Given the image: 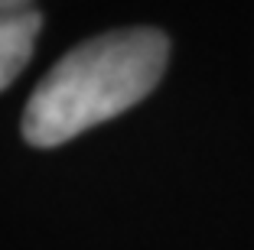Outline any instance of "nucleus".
<instances>
[{
    "mask_svg": "<svg viewBox=\"0 0 254 250\" xmlns=\"http://www.w3.org/2000/svg\"><path fill=\"white\" fill-rule=\"evenodd\" d=\"M170 62V36L153 26L85 39L56 62L23 110V140L49 150L124 114L157 88Z\"/></svg>",
    "mask_w": 254,
    "mask_h": 250,
    "instance_id": "nucleus-1",
    "label": "nucleus"
},
{
    "mask_svg": "<svg viewBox=\"0 0 254 250\" xmlns=\"http://www.w3.org/2000/svg\"><path fill=\"white\" fill-rule=\"evenodd\" d=\"M39 30L43 10L36 0H0V91L26 68Z\"/></svg>",
    "mask_w": 254,
    "mask_h": 250,
    "instance_id": "nucleus-2",
    "label": "nucleus"
}]
</instances>
